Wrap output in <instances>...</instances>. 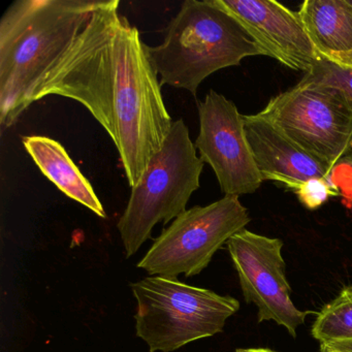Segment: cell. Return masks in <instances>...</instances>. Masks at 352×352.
Returning <instances> with one entry per match:
<instances>
[{
    "instance_id": "1",
    "label": "cell",
    "mask_w": 352,
    "mask_h": 352,
    "mask_svg": "<svg viewBox=\"0 0 352 352\" xmlns=\"http://www.w3.org/2000/svg\"><path fill=\"white\" fill-rule=\"evenodd\" d=\"M119 0H104L65 54L34 86L24 104L59 96L83 104L120 156L127 182L138 184L172 127L147 45Z\"/></svg>"
},
{
    "instance_id": "2",
    "label": "cell",
    "mask_w": 352,
    "mask_h": 352,
    "mask_svg": "<svg viewBox=\"0 0 352 352\" xmlns=\"http://www.w3.org/2000/svg\"><path fill=\"white\" fill-rule=\"evenodd\" d=\"M104 0H16L0 20V124L21 116L34 86Z\"/></svg>"
},
{
    "instance_id": "3",
    "label": "cell",
    "mask_w": 352,
    "mask_h": 352,
    "mask_svg": "<svg viewBox=\"0 0 352 352\" xmlns=\"http://www.w3.org/2000/svg\"><path fill=\"white\" fill-rule=\"evenodd\" d=\"M160 84L197 96L201 84L243 59L265 56L246 30L215 0H186L164 30L162 44L147 46Z\"/></svg>"
},
{
    "instance_id": "4",
    "label": "cell",
    "mask_w": 352,
    "mask_h": 352,
    "mask_svg": "<svg viewBox=\"0 0 352 352\" xmlns=\"http://www.w3.org/2000/svg\"><path fill=\"white\" fill-rule=\"evenodd\" d=\"M204 164L184 120L174 121L162 149L131 188L126 209L117 223L126 257L135 255L151 238L156 224L168 223L186 211L191 195L201 186Z\"/></svg>"
},
{
    "instance_id": "5",
    "label": "cell",
    "mask_w": 352,
    "mask_h": 352,
    "mask_svg": "<svg viewBox=\"0 0 352 352\" xmlns=\"http://www.w3.org/2000/svg\"><path fill=\"white\" fill-rule=\"evenodd\" d=\"M138 302L137 336L150 352H172L223 331L240 302L177 278L148 277L131 284Z\"/></svg>"
},
{
    "instance_id": "6",
    "label": "cell",
    "mask_w": 352,
    "mask_h": 352,
    "mask_svg": "<svg viewBox=\"0 0 352 352\" xmlns=\"http://www.w3.org/2000/svg\"><path fill=\"white\" fill-rule=\"evenodd\" d=\"M257 114L333 166L352 150V104L339 88L302 78Z\"/></svg>"
},
{
    "instance_id": "7",
    "label": "cell",
    "mask_w": 352,
    "mask_h": 352,
    "mask_svg": "<svg viewBox=\"0 0 352 352\" xmlns=\"http://www.w3.org/2000/svg\"><path fill=\"white\" fill-rule=\"evenodd\" d=\"M251 221L239 197L224 195L207 206H195L174 219L138 263L152 276L199 275L214 254Z\"/></svg>"
},
{
    "instance_id": "8",
    "label": "cell",
    "mask_w": 352,
    "mask_h": 352,
    "mask_svg": "<svg viewBox=\"0 0 352 352\" xmlns=\"http://www.w3.org/2000/svg\"><path fill=\"white\" fill-rule=\"evenodd\" d=\"M228 252L239 276L247 304L257 307L258 322L275 321L296 337L309 311L294 306L292 288L286 278V263L282 256L283 242L244 230L228 240Z\"/></svg>"
},
{
    "instance_id": "9",
    "label": "cell",
    "mask_w": 352,
    "mask_h": 352,
    "mask_svg": "<svg viewBox=\"0 0 352 352\" xmlns=\"http://www.w3.org/2000/svg\"><path fill=\"white\" fill-rule=\"evenodd\" d=\"M197 112L195 148L215 173L221 192L232 197L254 193L263 180L247 140L244 115L232 100L214 90L197 102Z\"/></svg>"
},
{
    "instance_id": "10",
    "label": "cell",
    "mask_w": 352,
    "mask_h": 352,
    "mask_svg": "<svg viewBox=\"0 0 352 352\" xmlns=\"http://www.w3.org/2000/svg\"><path fill=\"white\" fill-rule=\"evenodd\" d=\"M246 30L265 56L308 73L320 60L298 12L275 0H215Z\"/></svg>"
},
{
    "instance_id": "11",
    "label": "cell",
    "mask_w": 352,
    "mask_h": 352,
    "mask_svg": "<svg viewBox=\"0 0 352 352\" xmlns=\"http://www.w3.org/2000/svg\"><path fill=\"white\" fill-rule=\"evenodd\" d=\"M244 124L263 182L272 181L294 192L309 179H329L333 164L305 151L258 114L244 116Z\"/></svg>"
},
{
    "instance_id": "12",
    "label": "cell",
    "mask_w": 352,
    "mask_h": 352,
    "mask_svg": "<svg viewBox=\"0 0 352 352\" xmlns=\"http://www.w3.org/2000/svg\"><path fill=\"white\" fill-rule=\"evenodd\" d=\"M322 60L352 71V6L349 0H306L298 11Z\"/></svg>"
},
{
    "instance_id": "13",
    "label": "cell",
    "mask_w": 352,
    "mask_h": 352,
    "mask_svg": "<svg viewBox=\"0 0 352 352\" xmlns=\"http://www.w3.org/2000/svg\"><path fill=\"white\" fill-rule=\"evenodd\" d=\"M22 143L41 172L59 190L100 217H107L91 183L82 174L59 142L44 135H30L23 138Z\"/></svg>"
},
{
    "instance_id": "14",
    "label": "cell",
    "mask_w": 352,
    "mask_h": 352,
    "mask_svg": "<svg viewBox=\"0 0 352 352\" xmlns=\"http://www.w3.org/2000/svg\"><path fill=\"white\" fill-rule=\"evenodd\" d=\"M311 335L323 344L352 341V284L345 286L317 315Z\"/></svg>"
},
{
    "instance_id": "15",
    "label": "cell",
    "mask_w": 352,
    "mask_h": 352,
    "mask_svg": "<svg viewBox=\"0 0 352 352\" xmlns=\"http://www.w3.org/2000/svg\"><path fill=\"white\" fill-rule=\"evenodd\" d=\"M302 78L339 88L352 104V71L340 69L320 59Z\"/></svg>"
},
{
    "instance_id": "16",
    "label": "cell",
    "mask_w": 352,
    "mask_h": 352,
    "mask_svg": "<svg viewBox=\"0 0 352 352\" xmlns=\"http://www.w3.org/2000/svg\"><path fill=\"white\" fill-rule=\"evenodd\" d=\"M294 193L300 203L308 210H317L327 203L329 197L340 195L339 190L325 178L309 179L302 183Z\"/></svg>"
},
{
    "instance_id": "17",
    "label": "cell",
    "mask_w": 352,
    "mask_h": 352,
    "mask_svg": "<svg viewBox=\"0 0 352 352\" xmlns=\"http://www.w3.org/2000/svg\"><path fill=\"white\" fill-rule=\"evenodd\" d=\"M329 180L339 190L342 204L352 209V150L333 164Z\"/></svg>"
},
{
    "instance_id": "18",
    "label": "cell",
    "mask_w": 352,
    "mask_h": 352,
    "mask_svg": "<svg viewBox=\"0 0 352 352\" xmlns=\"http://www.w3.org/2000/svg\"><path fill=\"white\" fill-rule=\"evenodd\" d=\"M327 345L340 352H352V341L336 342Z\"/></svg>"
},
{
    "instance_id": "19",
    "label": "cell",
    "mask_w": 352,
    "mask_h": 352,
    "mask_svg": "<svg viewBox=\"0 0 352 352\" xmlns=\"http://www.w3.org/2000/svg\"><path fill=\"white\" fill-rule=\"evenodd\" d=\"M236 352H277L267 348H247V349H236Z\"/></svg>"
},
{
    "instance_id": "20",
    "label": "cell",
    "mask_w": 352,
    "mask_h": 352,
    "mask_svg": "<svg viewBox=\"0 0 352 352\" xmlns=\"http://www.w3.org/2000/svg\"><path fill=\"white\" fill-rule=\"evenodd\" d=\"M319 352H340L338 350L333 349L331 346L327 345V344H320V348H319Z\"/></svg>"
},
{
    "instance_id": "21",
    "label": "cell",
    "mask_w": 352,
    "mask_h": 352,
    "mask_svg": "<svg viewBox=\"0 0 352 352\" xmlns=\"http://www.w3.org/2000/svg\"><path fill=\"white\" fill-rule=\"evenodd\" d=\"M350 1V3H351V6H352V0H349Z\"/></svg>"
}]
</instances>
